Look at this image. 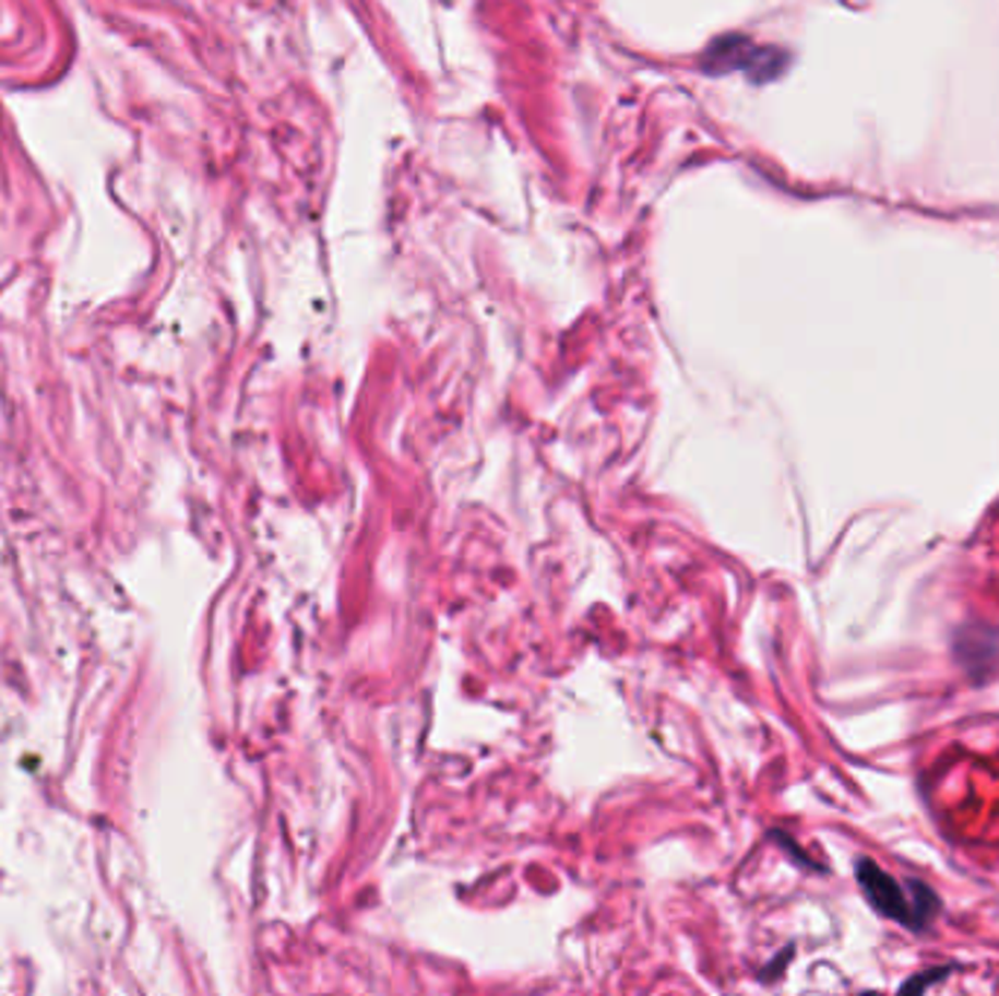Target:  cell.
Listing matches in <instances>:
<instances>
[{"mask_svg": "<svg viewBox=\"0 0 999 996\" xmlns=\"http://www.w3.org/2000/svg\"><path fill=\"white\" fill-rule=\"evenodd\" d=\"M950 973H953V968L927 970V973H920V976L909 979V982H906V985L901 987V994H920V991H924V987L936 985V982H941V979H947V976H950Z\"/></svg>", "mask_w": 999, "mask_h": 996, "instance_id": "7a4b0ae2", "label": "cell"}, {"mask_svg": "<svg viewBox=\"0 0 999 996\" xmlns=\"http://www.w3.org/2000/svg\"><path fill=\"white\" fill-rule=\"evenodd\" d=\"M856 880L877 912L889 921L909 926V929H927L941 912L938 894L920 880H909L906 886L894 880L889 870H882L877 862H856Z\"/></svg>", "mask_w": 999, "mask_h": 996, "instance_id": "6da1fadb", "label": "cell"}]
</instances>
